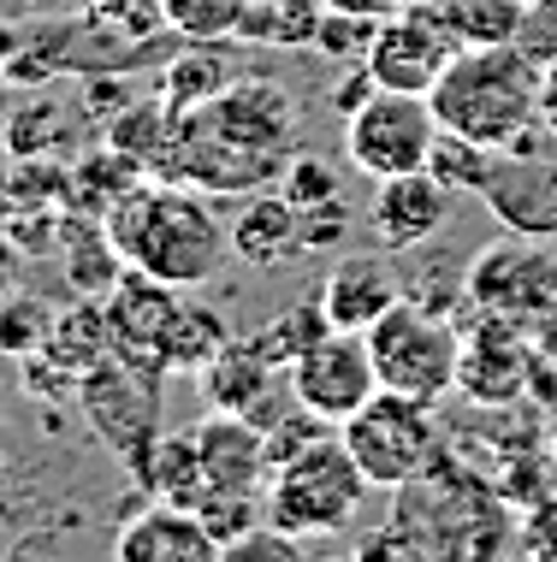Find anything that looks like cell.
Listing matches in <instances>:
<instances>
[{"instance_id": "1", "label": "cell", "mask_w": 557, "mask_h": 562, "mask_svg": "<svg viewBox=\"0 0 557 562\" xmlns=\"http://www.w3.org/2000/svg\"><path fill=\"white\" fill-rule=\"evenodd\" d=\"M297 101L274 78H232L208 101L172 113L148 178L190 184L208 195H255L274 190L285 160L297 155Z\"/></svg>"}, {"instance_id": "2", "label": "cell", "mask_w": 557, "mask_h": 562, "mask_svg": "<svg viewBox=\"0 0 557 562\" xmlns=\"http://www.w3.org/2000/svg\"><path fill=\"white\" fill-rule=\"evenodd\" d=\"M101 232L113 237V249L125 255V267L137 272H155L160 284L172 291H202L208 279L225 267L232 255V225L214 214L208 190H190V184H143L125 190L119 202L108 207Z\"/></svg>"}, {"instance_id": "3", "label": "cell", "mask_w": 557, "mask_h": 562, "mask_svg": "<svg viewBox=\"0 0 557 562\" xmlns=\"http://www.w3.org/2000/svg\"><path fill=\"white\" fill-rule=\"evenodd\" d=\"M427 101L439 131L469 136L480 148H510L516 136L539 131V54L528 42L457 48Z\"/></svg>"}, {"instance_id": "4", "label": "cell", "mask_w": 557, "mask_h": 562, "mask_svg": "<svg viewBox=\"0 0 557 562\" xmlns=\"http://www.w3.org/2000/svg\"><path fill=\"white\" fill-rule=\"evenodd\" d=\"M368 474L356 468L350 445L333 432H321L314 445H303L297 456L267 474V521L291 539H333L338 527H350L368 504Z\"/></svg>"}, {"instance_id": "5", "label": "cell", "mask_w": 557, "mask_h": 562, "mask_svg": "<svg viewBox=\"0 0 557 562\" xmlns=\"http://www.w3.org/2000/svg\"><path fill=\"white\" fill-rule=\"evenodd\" d=\"M363 338H368L374 373H380L386 391H403V397H421V403H439L445 391H457L463 331L450 326L445 308H427V302L403 296Z\"/></svg>"}, {"instance_id": "6", "label": "cell", "mask_w": 557, "mask_h": 562, "mask_svg": "<svg viewBox=\"0 0 557 562\" xmlns=\"http://www.w3.org/2000/svg\"><path fill=\"white\" fill-rule=\"evenodd\" d=\"M338 438L350 445L356 468L368 474L374 492H403V485H415L427 474L433 450H439V420H433V403L380 385L338 427Z\"/></svg>"}, {"instance_id": "7", "label": "cell", "mask_w": 557, "mask_h": 562, "mask_svg": "<svg viewBox=\"0 0 557 562\" xmlns=\"http://www.w3.org/2000/svg\"><path fill=\"white\" fill-rule=\"evenodd\" d=\"M439 143V119L427 95H403V89H374V95L344 119V160L380 184L398 172H421Z\"/></svg>"}, {"instance_id": "8", "label": "cell", "mask_w": 557, "mask_h": 562, "mask_svg": "<svg viewBox=\"0 0 557 562\" xmlns=\"http://www.w3.org/2000/svg\"><path fill=\"white\" fill-rule=\"evenodd\" d=\"M457 48H463V42L450 36L439 0H433V7L410 0V7L386 12V19L374 24V42H368L363 66L374 71V83H380V89L427 95V89L445 78V66L457 59Z\"/></svg>"}, {"instance_id": "9", "label": "cell", "mask_w": 557, "mask_h": 562, "mask_svg": "<svg viewBox=\"0 0 557 562\" xmlns=\"http://www.w3.org/2000/svg\"><path fill=\"white\" fill-rule=\"evenodd\" d=\"M285 373H291L297 408L321 415L326 427H344V420L380 391V373H374V356H368L363 331H326V338L309 344Z\"/></svg>"}, {"instance_id": "10", "label": "cell", "mask_w": 557, "mask_h": 562, "mask_svg": "<svg viewBox=\"0 0 557 562\" xmlns=\"http://www.w3.org/2000/svg\"><path fill=\"white\" fill-rule=\"evenodd\" d=\"M101 308H108L113 361H125V368H137L148 379H167V338H172L178 308H185V291L160 284L155 272L125 267V279L101 296Z\"/></svg>"}, {"instance_id": "11", "label": "cell", "mask_w": 557, "mask_h": 562, "mask_svg": "<svg viewBox=\"0 0 557 562\" xmlns=\"http://www.w3.org/2000/svg\"><path fill=\"white\" fill-rule=\"evenodd\" d=\"M469 302L480 314H499L510 326L534 321V314L557 308V261L546 249H522V237H510L499 249L475 255Z\"/></svg>"}, {"instance_id": "12", "label": "cell", "mask_w": 557, "mask_h": 562, "mask_svg": "<svg viewBox=\"0 0 557 562\" xmlns=\"http://www.w3.org/2000/svg\"><path fill=\"white\" fill-rule=\"evenodd\" d=\"M480 202L510 237H557V160L539 148H499L492 178L480 184Z\"/></svg>"}, {"instance_id": "13", "label": "cell", "mask_w": 557, "mask_h": 562, "mask_svg": "<svg viewBox=\"0 0 557 562\" xmlns=\"http://www.w3.org/2000/svg\"><path fill=\"white\" fill-rule=\"evenodd\" d=\"M450 220V190L421 166V172H398V178H380L374 184V202H368V225H374V243L386 255H403V249H427L433 237L445 232Z\"/></svg>"}, {"instance_id": "14", "label": "cell", "mask_w": 557, "mask_h": 562, "mask_svg": "<svg viewBox=\"0 0 557 562\" xmlns=\"http://www.w3.org/2000/svg\"><path fill=\"white\" fill-rule=\"evenodd\" d=\"M78 397L83 408L101 420V432H108L113 450H125L131 462L155 445V379L125 368V361H96L83 379H78Z\"/></svg>"}, {"instance_id": "15", "label": "cell", "mask_w": 557, "mask_h": 562, "mask_svg": "<svg viewBox=\"0 0 557 562\" xmlns=\"http://www.w3.org/2000/svg\"><path fill=\"white\" fill-rule=\"evenodd\" d=\"M190 438H196V462H202L208 492H261V480L274 474V462H267V427L249 415L208 408V420Z\"/></svg>"}, {"instance_id": "16", "label": "cell", "mask_w": 557, "mask_h": 562, "mask_svg": "<svg viewBox=\"0 0 557 562\" xmlns=\"http://www.w3.org/2000/svg\"><path fill=\"white\" fill-rule=\"evenodd\" d=\"M113 557L119 562H220V544L196 509L148 497V509L131 515L113 533Z\"/></svg>"}, {"instance_id": "17", "label": "cell", "mask_w": 557, "mask_h": 562, "mask_svg": "<svg viewBox=\"0 0 557 562\" xmlns=\"http://www.w3.org/2000/svg\"><path fill=\"white\" fill-rule=\"evenodd\" d=\"M403 302V279L398 267L386 261V249L374 255H344V261L321 279V308L333 331H368L386 308Z\"/></svg>"}, {"instance_id": "18", "label": "cell", "mask_w": 557, "mask_h": 562, "mask_svg": "<svg viewBox=\"0 0 557 562\" xmlns=\"http://www.w3.org/2000/svg\"><path fill=\"white\" fill-rule=\"evenodd\" d=\"M274 373H285V368L267 361L261 344H255V338H232L196 379H202V403L208 408H220V415H249V420H261V427H267Z\"/></svg>"}, {"instance_id": "19", "label": "cell", "mask_w": 557, "mask_h": 562, "mask_svg": "<svg viewBox=\"0 0 557 562\" xmlns=\"http://www.w3.org/2000/svg\"><path fill=\"white\" fill-rule=\"evenodd\" d=\"M528 379V349H522L516 326L487 314L475 338H463V361H457V391H469L480 403H510Z\"/></svg>"}, {"instance_id": "20", "label": "cell", "mask_w": 557, "mask_h": 562, "mask_svg": "<svg viewBox=\"0 0 557 562\" xmlns=\"http://www.w3.org/2000/svg\"><path fill=\"white\" fill-rule=\"evenodd\" d=\"M232 255L255 272H274L303 255V207H291L279 190H255L244 214L232 220Z\"/></svg>"}, {"instance_id": "21", "label": "cell", "mask_w": 557, "mask_h": 562, "mask_svg": "<svg viewBox=\"0 0 557 562\" xmlns=\"http://www.w3.org/2000/svg\"><path fill=\"white\" fill-rule=\"evenodd\" d=\"M42 356H48L54 368L78 373V379L96 368V361H108L113 356V338H108V308H101V296H78V308L54 314Z\"/></svg>"}, {"instance_id": "22", "label": "cell", "mask_w": 557, "mask_h": 562, "mask_svg": "<svg viewBox=\"0 0 557 562\" xmlns=\"http://www.w3.org/2000/svg\"><path fill=\"white\" fill-rule=\"evenodd\" d=\"M232 78H237V66H232V54H225V42H178V54L167 59V71H160V101H167L172 113L196 108V101H208Z\"/></svg>"}, {"instance_id": "23", "label": "cell", "mask_w": 557, "mask_h": 562, "mask_svg": "<svg viewBox=\"0 0 557 562\" xmlns=\"http://www.w3.org/2000/svg\"><path fill=\"white\" fill-rule=\"evenodd\" d=\"M137 480L148 485V497H160V504H196V492H202V462H196V438H155L137 462Z\"/></svg>"}, {"instance_id": "24", "label": "cell", "mask_w": 557, "mask_h": 562, "mask_svg": "<svg viewBox=\"0 0 557 562\" xmlns=\"http://www.w3.org/2000/svg\"><path fill=\"white\" fill-rule=\"evenodd\" d=\"M321 24V0H249L237 42L249 48H309Z\"/></svg>"}, {"instance_id": "25", "label": "cell", "mask_w": 557, "mask_h": 562, "mask_svg": "<svg viewBox=\"0 0 557 562\" xmlns=\"http://www.w3.org/2000/svg\"><path fill=\"white\" fill-rule=\"evenodd\" d=\"M439 12L463 48H499V42H522L528 30L522 0H439Z\"/></svg>"}, {"instance_id": "26", "label": "cell", "mask_w": 557, "mask_h": 562, "mask_svg": "<svg viewBox=\"0 0 557 562\" xmlns=\"http://www.w3.org/2000/svg\"><path fill=\"white\" fill-rule=\"evenodd\" d=\"M225 344H232L225 314L202 308V302H185L178 321H172V338H167V373H202Z\"/></svg>"}, {"instance_id": "27", "label": "cell", "mask_w": 557, "mask_h": 562, "mask_svg": "<svg viewBox=\"0 0 557 562\" xmlns=\"http://www.w3.org/2000/svg\"><path fill=\"white\" fill-rule=\"evenodd\" d=\"M326 331H333V321H326L321 291H314V296H303V302H291V308H279L274 321L255 331V344L267 349V361H274V368H291V361L303 356L309 344H321Z\"/></svg>"}, {"instance_id": "28", "label": "cell", "mask_w": 557, "mask_h": 562, "mask_svg": "<svg viewBox=\"0 0 557 562\" xmlns=\"http://www.w3.org/2000/svg\"><path fill=\"white\" fill-rule=\"evenodd\" d=\"M167 131H172L167 101H125V108L108 119V148H119L125 160H137L148 172L155 155H160V143H167Z\"/></svg>"}, {"instance_id": "29", "label": "cell", "mask_w": 557, "mask_h": 562, "mask_svg": "<svg viewBox=\"0 0 557 562\" xmlns=\"http://www.w3.org/2000/svg\"><path fill=\"white\" fill-rule=\"evenodd\" d=\"M249 0H160V24L178 42H237Z\"/></svg>"}, {"instance_id": "30", "label": "cell", "mask_w": 557, "mask_h": 562, "mask_svg": "<svg viewBox=\"0 0 557 562\" xmlns=\"http://www.w3.org/2000/svg\"><path fill=\"white\" fill-rule=\"evenodd\" d=\"M492 160H499V148H480L469 136L439 131V143H433V155H427V172L439 178L450 195H480V184L492 178Z\"/></svg>"}, {"instance_id": "31", "label": "cell", "mask_w": 557, "mask_h": 562, "mask_svg": "<svg viewBox=\"0 0 557 562\" xmlns=\"http://www.w3.org/2000/svg\"><path fill=\"white\" fill-rule=\"evenodd\" d=\"M190 509L202 515V527L214 533L220 557L232 551V544L244 539L249 527H261V521H267V497H261V492H208V485H202Z\"/></svg>"}, {"instance_id": "32", "label": "cell", "mask_w": 557, "mask_h": 562, "mask_svg": "<svg viewBox=\"0 0 557 562\" xmlns=\"http://www.w3.org/2000/svg\"><path fill=\"white\" fill-rule=\"evenodd\" d=\"M48 326H54V308L36 296H19L12 291L7 302H0V356H42V344H48Z\"/></svg>"}, {"instance_id": "33", "label": "cell", "mask_w": 557, "mask_h": 562, "mask_svg": "<svg viewBox=\"0 0 557 562\" xmlns=\"http://www.w3.org/2000/svg\"><path fill=\"white\" fill-rule=\"evenodd\" d=\"M374 24L380 19H363V12H338V7H321V24H314V54L326 59H344V66H356V59L368 54L374 42Z\"/></svg>"}, {"instance_id": "34", "label": "cell", "mask_w": 557, "mask_h": 562, "mask_svg": "<svg viewBox=\"0 0 557 562\" xmlns=\"http://www.w3.org/2000/svg\"><path fill=\"white\" fill-rule=\"evenodd\" d=\"M274 190L291 207H321V202H333V195H338V172L321 155H303V148H297V155L285 160V172H279Z\"/></svg>"}, {"instance_id": "35", "label": "cell", "mask_w": 557, "mask_h": 562, "mask_svg": "<svg viewBox=\"0 0 557 562\" xmlns=\"http://www.w3.org/2000/svg\"><path fill=\"white\" fill-rule=\"evenodd\" d=\"M350 225H356V207L344 202V195H333V202H321V207H303V255H321V249H333V243H344Z\"/></svg>"}, {"instance_id": "36", "label": "cell", "mask_w": 557, "mask_h": 562, "mask_svg": "<svg viewBox=\"0 0 557 562\" xmlns=\"http://www.w3.org/2000/svg\"><path fill=\"white\" fill-rule=\"evenodd\" d=\"M374 89H380V83H374V71L363 66V59H356V66L344 71V78H338L333 89H326V101H333V113H338V119H350V113L374 95Z\"/></svg>"}, {"instance_id": "37", "label": "cell", "mask_w": 557, "mask_h": 562, "mask_svg": "<svg viewBox=\"0 0 557 562\" xmlns=\"http://www.w3.org/2000/svg\"><path fill=\"white\" fill-rule=\"evenodd\" d=\"M539 131L557 143V54L539 59Z\"/></svg>"}, {"instance_id": "38", "label": "cell", "mask_w": 557, "mask_h": 562, "mask_svg": "<svg viewBox=\"0 0 557 562\" xmlns=\"http://www.w3.org/2000/svg\"><path fill=\"white\" fill-rule=\"evenodd\" d=\"M19 291V243L7 237V225H0V302Z\"/></svg>"}, {"instance_id": "39", "label": "cell", "mask_w": 557, "mask_h": 562, "mask_svg": "<svg viewBox=\"0 0 557 562\" xmlns=\"http://www.w3.org/2000/svg\"><path fill=\"white\" fill-rule=\"evenodd\" d=\"M321 7H338V12H363V19H386V12L410 7V0H321Z\"/></svg>"}, {"instance_id": "40", "label": "cell", "mask_w": 557, "mask_h": 562, "mask_svg": "<svg viewBox=\"0 0 557 562\" xmlns=\"http://www.w3.org/2000/svg\"><path fill=\"white\" fill-rule=\"evenodd\" d=\"M12 54H19V30H12V24H0V66H7Z\"/></svg>"}, {"instance_id": "41", "label": "cell", "mask_w": 557, "mask_h": 562, "mask_svg": "<svg viewBox=\"0 0 557 562\" xmlns=\"http://www.w3.org/2000/svg\"><path fill=\"white\" fill-rule=\"evenodd\" d=\"M19 7H30V12H48V7H59V0H19Z\"/></svg>"}, {"instance_id": "42", "label": "cell", "mask_w": 557, "mask_h": 562, "mask_svg": "<svg viewBox=\"0 0 557 562\" xmlns=\"http://www.w3.org/2000/svg\"><path fill=\"white\" fill-rule=\"evenodd\" d=\"M522 7H528V12H534V7H546V0H522Z\"/></svg>"}, {"instance_id": "43", "label": "cell", "mask_w": 557, "mask_h": 562, "mask_svg": "<svg viewBox=\"0 0 557 562\" xmlns=\"http://www.w3.org/2000/svg\"><path fill=\"white\" fill-rule=\"evenodd\" d=\"M552 445H557V420H552Z\"/></svg>"}]
</instances>
